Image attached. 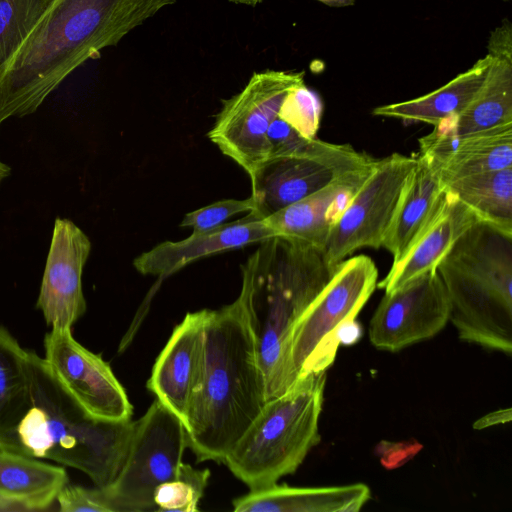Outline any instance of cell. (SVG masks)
Masks as SVG:
<instances>
[{"instance_id":"484cf974","label":"cell","mask_w":512,"mask_h":512,"mask_svg":"<svg viewBox=\"0 0 512 512\" xmlns=\"http://www.w3.org/2000/svg\"><path fill=\"white\" fill-rule=\"evenodd\" d=\"M55 0H0V77Z\"/></svg>"},{"instance_id":"ffe728a7","label":"cell","mask_w":512,"mask_h":512,"mask_svg":"<svg viewBox=\"0 0 512 512\" xmlns=\"http://www.w3.org/2000/svg\"><path fill=\"white\" fill-rule=\"evenodd\" d=\"M363 483L327 487L274 484L232 501L235 512H358L369 501Z\"/></svg>"},{"instance_id":"d6a6232c","label":"cell","mask_w":512,"mask_h":512,"mask_svg":"<svg viewBox=\"0 0 512 512\" xmlns=\"http://www.w3.org/2000/svg\"><path fill=\"white\" fill-rule=\"evenodd\" d=\"M487 48L492 57L512 58V30L508 20L492 31Z\"/></svg>"},{"instance_id":"ac0fdd59","label":"cell","mask_w":512,"mask_h":512,"mask_svg":"<svg viewBox=\"0 0 512 512\" xmlns=\"http://www.w3.org/2000/svg\"><path fill=\"white\" fill-rule=\"evenodd\" d=\"M372 166L338 178L323 189L264 218L265 222L276 236L324 251L331 227Z\"/></svg>"},{"instance_id":"74e56055","label":"cell","mask_w":512,"mask_h":512,"mask_svg":"<svg viewBox=\"0 0 512 512\" xmlns=\"http://www.w3.org/2000/svg\"><path fill=\"white\" fill-rule=\"evenodd\" d=\"M11 169L8 165L0 161V184L10 175Z\"/></svg>"},{"instance_id":"8992f818","label":"cell","mask_w":512,"mask_h":512,"mask_svg":"<svg viewBox=\"0 0 512 512\" xmlns=\"http://www.w3.org/2000/svg\"><path fill=\"white\" fill-rule=\"evenodd\" d=\"M326 371L302 375L261 411L223 463L250 490L274 485L293 474L321 441L319 418Z\"/></svg>"},{"instance_id":"4316f807","label":"cell","mask_w":512,"mask_h":512,"mask_svg":"<svg viewBox=\"0 0 512 512\" xmlns=\"http://www.w3.org/2000/svg\"><path fill=\"white\" fill-rule=\"evenodd\" d=\"M28 381V350L0 325V427L16 410Z\"/></svg>"},{"instance_id":"6da1fadb","label":"cell","mask_w":512,"mask_h":512,"mask_svg":"<svg viewBox=\"0 0 512 512\" xmlns=\"http://www.w3.org/2000/svg\"><path fill=\"white\" fill-rule=\"evenodd\" d=\"M176 0H55L0 77V125L34 113L78 67Z\"/></svg>"},{"instance_id":"cb8c5ba5","label":"cell","mask_w":512,"mask_h":512,"mask_svg":"<svg viewBox=\"0 0 512 512\" xmlns=\"http://www.w3.org/2000/svg\"><path fill=\"white\" fill-rule=\"evenodd\" d=\"M67 483L65 467L0 449V495L24 503L32 512L51 509Z\"/></svg>"},{"instance_id":"ba28073f","label":"cell","mask_w":512,"mask_h":512,"mask_svg":"<svg viewBox=\"0 0 512 512\" xmlns=\"http://www.w3.org/2000/svg\"><path fill=\"white\" fill-rule=\"evenodd\" d=\"M378 269L367 255L346 258L294 327L290 363L298 379L327 371L340 345L337 330L355 320L377 287Z\"/></svg>"},{"instance_id":"f1b7e54d","label":"cell","mask_w":512,"mask_h":512,"mask_svg":"<svg viewBox=\"0 0 512 512\" xmlns=\"http://www.w3.org/2000/svg\"><path fill=\"white\" fill-rule=\"evenodd\" d=\"M323 104L305 83L294 86L285 96L278 117L305 138H315L320 127Z\"/></svg>"},{"instance_id":"44dd1931","label":"cell","mask_w":512,"mask_h":512,"mask_svg":"<svg viewBox=\"0 0 512 512\" xmlns=\"http://www.w3.org/2000/svg\"><path fill=\"white\" fill-rule=\"evenodd\" d=\"M444 185L438 160L420 151L382 247L398 261L430 217Z\"/></svg>"},{"instance_id":"5bb4252c","label":"cell","mask_w":512,"mask_h":512,"mask_svg":"<svg viewBox=\"0 0 512 512\" xmlns=\"http://www.w3.org/2000/svg\"><path fill=\"white\" fill-rule=\"evenodd\" d=\"M91 251L87 235L56 218L36 308L50 328H72L86 311L82 272Z\"/></svg>"},{"instance_id":"30bf717a","label":"cell","mask_w":512,"mask_h":512,"mask_svg":"<svg viewBox=\"0 0 512 512\" xmlns=\"http://www.w3.org/2000/svg\"><path fill=\"white\" fill-rule=\"evenodd\" d=\"M304 72H255L246 86L229 99L209 130L208 138L251 178L268 158L267 131L287 93L304 83Z\"/></svg>"},{"instance_id":"83f0119b","label":"cell","mask_w":512,"mask_h":512,"mask_svg":"<svg viewBox=\"0 0 512 512\" xmlns=\"http://www.w3.org/2000/svg\"><path fill=\"white\" fill-rule=\"evenodd\" d=\"M210 477L209 469H195L181 463L175 478L160 484L154 491L156 511L195 512Z\"/></svg>"},{"instance_id":"7a4b0ae2","label":"cell","mask_w":512,"mask_h":512,"mask_svg":"<svg viewBox=\"0 0 512 512\" xmlns=\"http://www.w3.org/2000/svg\"><path fill=\"white\" fill-rule=\"evenodd\" d=\"M135 421L90 415L60 384L44 358L28 350V381L20 405L0 427V449L49 460L86 474L95 486L118 474Z\"/></svg>"},{"instance_id":"8fae6325","label":"cell","mask_w":512,"mask_h":512,"mask_svg":"<svg viewBox=\"0 0 512 512\" xmlns=\"http://www.w3.org/2000/svg\"><path fill=\"white\" fill-rule=\"evenodd\" d=\"M417 156L392 153L376 159L369 174L331 227L323 255L332 269L361 248H380Z\"/></svg>"},{"instance_id":"d4e9b609","label":"cell","mask_w":512,"mask_h":512,"mask_svg":"<svg viewBox=\"0 0 512 512\" xmlns=\"http://www.w3.org/2000/svg\"><path fill=\"white\" fill-rule=\"evenodd\" d=\"M444 188L479 220L512 232V167L464 176Z\"/></svg>"},{"instance_id":"4dcf8cb0","label":"cell","mask_w":512,"mask_h":512,"mask_svg":"<svg viewBox=\"0 0 512 512\" xmlns=\"http://www.w3.org/2000/svg\"><path fill=\"white\" fill-rule=\"evenodd\" d=\"M58 510L62 512H110L102 489L98 486L87 488L67 483L56 498Z\"/></svg>"},{"instance_id":"9a60e30c","label":"cell","mask_w":512,"mask_h":512,"mask_svg":"<svg viewBox=\"0 0 512 512\" xmlns=\"http://www.w3.org/2000/svg\"><path fill=\"white\" fill-rule=\"evenodd\" d=\"M208 309L189 312L157 357L147 388L184 423L198 385Z\"/></svg>"},{"instance_id":"3957f363","label":"cell","mask_w":512,"mask_h":512,"mask_svg":"<svg viewBox=\"0 0 512 512\" xmlns=\"http://www.w3.org/2000/svg\"><path fill=\"white\" fill-rule=\"evenodd\" d=\"M266 402L254 340L237 298L208 309L198 385L184 427L197 462L223 463Z\"/></svg>"},{"instance_id":"8d00e7d4","label":"cell","mask_w":512,"mask_h":512,"mask_svg":"<svg viewBox=\"0 0 512 512\" xmlns=\"http://www.w3.org/2000/svg\"><path fill=\"white\" fill-rule=\"evenodd\" d=\"M326 5L333 7H344L354 4V0H318Z\"/></svg>"},{"instance_id":"7402d4cb","label":"cell","mask_w":512,"mask_h":512,"mask_svg":"<svg viewBox=\"0 0 512 512\" xmlns=\"http://www.w3.org/2000/svg\"><path fill=\"white\" fill-rule=\"evenodd\" d=\"M490 57L483 82L467 106L435 126L434 134L457 137L512 123V58Z\"/></svg>"},{"instance_id":"e575fe53","label":"cell","mask_w":512,"mask_h":512,"mask_svg":"<svg viewBox=\"0 0 512 512\" xmlns=\"http://www.w3.org/2000/svg\"><path fill=\"white\" fill-rule=\"evenodd\" d=\"M511 420V409L508 408L507 410H499L495 411L493 413H490L489 415H486L476 421L474 423L475 429H483L486 427H489L491 425H495L498 423H504L506 421Z\"/></svg>"},{"instance_id":"9c48e42d","label":"cell","mask_w":512,"mask_h":512,"mask_svg":"<svg viewBox=\"0 0 512 512\" xmlns=\"http://www.w3.org/2000/svg\"><path fill=\"white\" fill-rule=\"evenodd\" d=\"M375 160L349 144L312 138L299 152L269 157L256 170L250 178L251 212L264 219Z\"/></svg>"},{"instance_id":"836d02e7","label":"cell","mask_w":512,"mask_h":512,"mask_svg":"<svg viewBox=\"0 0 512 512\" xmlns=\"http://www.w3.org/2000/svg\"><path fill=\"white\" fill-rule=\"evenodd\" d=\"M361 328L355 320L345 322L337 330V340L339 344L350 345L355 343L361 337Z\"/></svg>"},{"instance_id":"277c9868","label":"cell","mask_w":512,"mask_h":512,"mask_svg":"<svg viewBox=\"0 0 512 512\" xmlns=\"http://www.w3.org/2000/svg\"><path fill=\"white\" fill-rule=\"evenodd\" d=\"M241 266L238 299L252 334L266 401L296 381L290 348L298 320L331 279L335 269L323 251L273 236Z\"/></svg>"},{"instance_id":"f546056e","label":"cell","mask_w":512,"mask_h":512,"mask_svg":"<svg viewBox=\"0 0 512 512\" xmlns=\"http://www.w3.org/2000/svg\"><path fill=\"white\" fill-rule=\"evenodd\" d=\"M253 210L254 201L251 196L242 200L224 199L187 213L180 227H190L193 233L205 232L225 224L235 214Z\"/></svg>"},{"instance_id":"603a6c76","label":"cell","mask_w":512,"mask_h":512,"mask_svg":"<svg viewBox=\"0 0 512 512\" xmlns=\"http://www.w3.org/2000/svg\"><path fill=\"white\" fill-rule=\"evenodd\" d=\"M490 61L487 54L437 90L408 101L378 106L372 113L435 127L443 120L457 116L467 106L483 82Z\"/></svg>"},{"instance_id":"d6986e66","label":"cell","mask_w":512,"mask_h":512,"mask_svg":"<svg viewBox=\"0 0 512 512\" xmlns=\"http://www.w3.org/2000/svg\"><path fill=\"white\" fill-rule=\"evenodd\" d=\"M440 166L443 185L472 174L512 167V123L457 137L433 132L419 140Z\"/></svg>"},{"instance_id":"e0dca14e","label":"cell","mask_w":512,"mask_h":512,"mask_svg":"<svg viewBox=\"0 0 512 512\" xmlns=\"http://www.w3.org/2000/svg\"><path fill=\"white\" fill-rule=\"evenodd\" d=\"M276 236L264 219L249 212L244 218L211 230L192 233L181 241H164L133 261L142 275L165 278L203 257L261 243Z\"/></svg>"},{"instance_id":"5b68a950","label":"cell","mask_w":512,"mask_h":512,"mask_svg":"<svg viewBox=\"0 0 512 512\" xmlns=\"http://www.w3.org/2000/svg\"><path fill=\"white\" fill-rule=\"evenodd\" d=\"M462 341L512 353V232L477 220L437 266Z\"/></svg>"},{"instance_id":"7c38bea8","label":"cell","mask_w":512,"mask_h":512,"mask_svg":"<svg viewBox=\"0 0 512 512\" xmlns=\"http://www.w3.org/2000/svg\"><path fill=\"white\" fill-rule=\"evenodd\" d=\"M43 346L52 374L90 415L108 421L132 419L133 406L110 365L77 342L72 328H50Z\"/></svg>"},{"instance_id":"4fadbf2b","label":"cell","mask_w":512,"mask_h":512,"mask_svg":"<svg viewBox=\"0 0 512 512\" xmlns=\"http://www.w3.org/2000/svg\"><path fill=\"white\" fill-rule=\"evenodd\" d=\"M450 318V301L436 271L422 274L392 292L385 293L369 324L371 344L397 352L430 339Z\"/></svg>"},{"instance_id":"52a82bcc","label":"cell","mask_w":512,"mask_h":512,"mask_svg":"<svg viewBox=\"0 0 512 512\" xmlns=\"http://www.w3.org/2000/svg\"><path fill=\"white\" fill-rule=\"evenodd\" d=\"M187 448L181 419L155 399L135 421L124 462L115 479L101 487L110 512L156 511L155 489L176 477Z\"/></svg>"},{"instance_id":"f35d334b","label":"cell","mask_w":512,"mask_h":512,"mask_svg":"<svg viewBox=\"0 0 512 512\" xmlns=\"http://www.w3.org/2000/svg\"><path fill=\"white\" fill-rule=\"evenodd\" d=\"M234 4H241V5H247V6H257L258 4L262 3L264 0H228Z\"/></svg>"},{"instance_id":"1f68e13d","label":"cell","mask_w":512,"mask_h":512,"mask_svg":"<svg viewBox=\"0 0 512 512\" xmlns=\"http://www.w3.org/2000/svg\"><path fill=\"white\" fill-rule=\"evenodd\" d=\"M269 157L294 154L302 150L311 140L300 135L278 116L272 121L267 131Z\"/></svg>"},{"instance_id":"2e32d148","label":"cell","mask_w":512,"mask_h":512,"mask_svg":"<svg viewBox=\"0 0 512 512\" xmlns=\"http://www.w3.org/2000/svg\"><path fill=\"white\" fill-rule=\"evenodd\" d=\"M477 220L470 208L444 188L425 225L377 287L389 293L422 274L436 271L455 241Z\"/></svg>"},{"instance_id":"d590c367","label":"cell","mask_w":512,"mask_h":512,"mask_svg":"<svg viewBox=\"0 0 512 512\" xmlns=\"http://www.w3.org/2000/svg\"><path fill=\"white\" fill-rule=\"evenodd\" d=\"M0 512H32L24 503L0 495Z\"/></svg>"}]
</instances>
